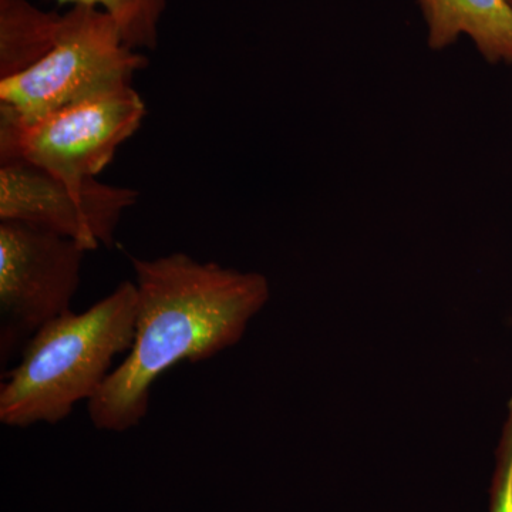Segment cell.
I'll list each match as a JSON object with an SVG mask.
<instances>
[{
	"label": "cell",
	"instance_id": "cell-7",
	"mask_svg": "<svg viewBox=\"0 0 512 512\" xmlns=\"http://www.w3.org/2000/svg\"><path fill=\"white\" fill-rule=\"evenodd\" d=\"M431 50L466 36L485 62L512 66V6L508 0H417Z\"/></svg>",
	"mask_w": 512,
	"mask_h": 512
},
{
	"label": "cell",
	"instance_id": "cell-3",
	"mask_svg": "<svg viewBox=\"0 0 512 512\" xmlns=\"http://www.w3.org/2000/svg\"><path fill=\"white\" fill-rule=\"evenodd\" d=\"M147 64L106 12L73 6L60 18L53 49L25 72L0 79V121L29 123L117 92L131 86Z\"/></svg>",
	"mask_w": 512,
	"mask_h": 512
},
{
	"label": "cell",
	"instance_id": "cell-1",
	"mask_svg": "<svg viewBox=\"0 0 512 512\" xmlns=\"http://www.w3.org/2000/svg\"><path fill=\"white\" fill-rule=\"evenodd\" d=\"M136 272L133 346L89 400L96 429L124 433L147 416L151 387L180 362H204L237 345L269 301L258 272L200 262L184 252L131 258Z\"/></svg>",
	"mask_w": 512,
	"mask_h": 512
},
{
	"label": "cell",
	"instance_id": "cell-4",
	"mask_svg": "<svg viewBox=\"0 0 512 512\" xmlns=\"http://www.w3.org/2000/svg\"><path fill=\"white\" fill-rule=\"evenodd\" d=\"M146 113V103L128 86L29 123L0 121V163L22 161L82 188L103 173Z\"/></svg>",
	"mask_w": 512,
	"mask_h": 512
},
{
	"label": "cell",
	"instance_id": "cell-9",
	"mask_svg": "<svg viewBox=\"0 0 512 512\" xmlns=\"http://www.w3.org/2000/svg\"><path fill=\"white\" fill-rule=\"evenodd\" d=\"M59 5L86 6L106 12L119 26L127 46L157 49L167 0H56Z\"/></svg>",
	"mask_w": 512,
	"mask_h": 512
},
{
	"label": "cell",
	"instance_id": "cell-6",
	"mask_svg": "<svg viewBox=\"0 0 512 512\" xmlns=\"http://www.w3.org/2000/svg\"><path fill=\"white\" fill-rule=\"evenodd\" d=\"M138 200L133 188L97 178L72 188L35 165L0 163V221L25 222L97 251L111 247L121 218Z\"/></svg>",
	"mask_w": 512,
	"mask_h": 512
},
{
	"label": "cell",
	"instance_id": "cell-11",
	"mask_svg": "<svg viewBox=\"0 0 512 512\" xmlns=\"http://www.w3.org/2000/svg\"><path fill=\"white\" fill-rule=\"evenodd\" d=\"M508 3H510V5L512 6V0H508Z\"/></svg>",
	"mask_w": 512,
	"mask_h": 512
},
{
	"label": "cell",
	"instance_id": "cell-2",
	"mask_svg": "<svg viewBox=\"0 0 512 512\" xmlns=\"http://www.w3.org/2000/svg\"><path fill=\"white\" fill-rule=\"evenodd\" d=\"M137 303L136 284L121 282L86 312L67 311L37 330L0 386L2 424H57L92 400L114 359L133 346Z\"/></svg>",
	"mask_w": 512,
	"mask_h": 512
},
{
	"label": "cell",
	"instance_id": "cell-8",
	"mask_svg": "<svg viewBox=\"0 0 512 512\" xmlns=\"http://www.w3.org/2000/svg\"><path fill=\"white\" fill-rule=\"evenodd\" d=\"M60 18L30 0H0V79L25 72L53 49Z\"/></svg>",
	"mask_w": 512,
	"mask_h": 512
},
{
	"label": "cell",
	"instance_id": "cell-5",
	"mask_svg": "<svg viewBox=\"0 0 512 512\" xmlns=\"http://www.w3.org/2000/svg\"><path fill=\"white\" fill-rule=\"evenodd\" d=\"M86 249L73 239L0 221V356L13 352L53 319L70 311Z\"/></svg>",
	"mask_w": 512,
	"mask_h": 512
},
{
	"label": "cell",
	"instance_id": "cell-10",
	"mask_svg": "<svg viewBox=\"0 0 512 512\" xmlns=\"http://www.w3.org/2000/svg\"><path fill=\"white\" fill-rule=\"evenodd\" d=\"M490 501V512H512V397L497 450Z\"/></svg>",
	"mask_w": 512,
	"mask_h": 512
}]
</instances>
